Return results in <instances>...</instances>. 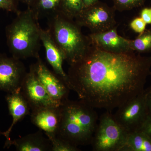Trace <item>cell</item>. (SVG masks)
<instances>
[{
  "label": "cell",
  "mask_w": 151,
  "mask_h": 151,
  "mask_svg": "<svg viewBox=\"0 0 151 151\" xmlns=\"http://www.w3.org/2000/svg\"><path fill=\"white\" fill-rule=\"evenodd\" d=\"M61 0H35L29 8L39 19L49 17L58 12Z\"/></svg>",
  "instance_id": "obj_17"
},
{
  "label": "cell",
  "mask_w": 151,
  "mask_h": 151,
  "mask_svg": "<svg viewBox=\"0 0 151 151\" xmlns=\"http://www.w3.org/2000/svg\"><path fill=\"white\" fill-rule=\"evenodd\" d=\"M147 24L140 17L135 18L130 23L131 29L134 32L141 34L146 30Z\"/></svg>",
  "instance_id": "obj_23"
},
{
  "label": "cell",
  "mask_w": 151,
  "mask_h": 151,
  "mask_svg": "<svg viewBox=\"0 0 151 151\" xmlns=\"http://www.w3.org/2000/svg\"><path fill=\"white\" fill-rule=\"evenodd\" d=\"M140 17L147 24H151V7H146L141 10Z\"/></svg>",
  "instance_id": "obj_25"
},
{
  "label": "cell",
  "mask_w": 151,
  "mask_h": 151,
  "mask_svg": "<svg viewBox=\"0 0 151 151\" xmlns=\"http://www.w3.org/2000/svg\"><path fill=\"white\" fill-rule=\"evenodd\" d=\"M9 113L12 117L13 121L10 127L6 132H0L4 135L6 141L11 140L10 134L14 126L29 114L30 108L27 100L22 94L21 89L12 93H7L5 96Z\"/></svg>",
  "instance_id": "obj_13"
},
{
  "label": "cell",
  "mask_w": 151,
  "mask_h": 151,
  "mask_svg": "<svg viewBox=\"0 0 151 151\" xmlns=\"http://www.w3.org/2000/svg\"><path fill=\"white\" fill-rule=\"evenodd\" d=\"M91 43L105 51L120 53L133 51L130 45V40L119 35L117 27L99 33H91L88 35Z\"/></svg>",
  "instance_id": "obj_12"
},
{
  "label": "cell",
  "mask_w": 151,
  "mask_h": 151,
  "mask_svg": "<svg viewBox=\"0 0 151 151\" xmlns=\"http://www.w3.org/2000/svg\"><path fill=\"white\" fill-rule=\"evenodd\" d=\"M19 0H0V9L18 14Z\"/></svg>",
  "instance_id": "obj_22"
},
{
  "label": "cell",
  "mask_w": 151,
  "mask_h": 151,
  "mask_svg": "<svg viewBox=\"0 0 151 151\" xmlns=\"http://www.w3.org/2000/svg\"><path fill=\"white\" fill-rule=\"evenodd\" d=\"M84 9L91 6L99 1V0H82Z\"/></svg>",
  "instance_id": "obj_27"
},
{
  "label": "cell",
  "mask_w": 151,
  "mask_h": 151,
  "mask_svg": "<svg viewBox=\"0 0 151 151\" xmlns=\"http://www.w3.org/2000/svg\"><path fill=\"white\" fill-rule=\"evenodd\" d=\"M32 11L20 12L6 28L7 43L12 56L17 59L39 56L41 28Z\"/></svg>",
  "instance_id": "obj_3"
},
{
  "label": "cell",
  "mask_w": 151,
  "mask_h": 151,
  "mask_svg": "<svg viewBox=\"0 0 151 151\" xmlns=\"http://www.w3.org/2000/svg\"><path fill=\"white\" fill-rule=\"evenodd\" d=\"M119 151H151V139L140 130L128 133Z\"/></svg>",
  "instance_id": "obj_16"
},
{
  "label": "cell",
  "mask_w": 151,
  "mask_h": 151,
  "mask_svg": "<svg viewBox=\"0 0 151 151\" xmlns=\"http://www.w3.org/2000/svg\"><path fill=\"white\" fill-rule=\"evenodd\" d=\"M130 45L132 50L138 53L151 52V28L130 40Z\"/></svg>",
  "instance_id": "obj_18"
},
{
  "label": "cell",
  "mask_w": 151,
  "mask_h": 151,
  "mask_svg": "<svg viewBox=\"0 0 151 151\" xmlns=\"http://www.w3.org/2000/svg\"><path fill=\"white\" fill-rule=\"evenodd\" d=\"M127 134L116 122L111 111H106L98 120L91 145L94 151H119Z\"/></svg>",
  "instance_id": "obj_5"
},
{
  "label": "cell",
  "mask_w": 151,
  "mask_h": 151,
  "mask_svg": "<svg viewBox=\"0 0 151 151\" xmlns=\"http://www.w3.org/2000/svg\"><path fill=\"white\" fill-rule=\"evenodd\" d=\"M115 11L99 1L83 9L74 20L79 26L88 28L93 33L104 32L116 26Z\"/></svg>",
  "instance_id": "obj_6"
},
{
  "label": "cell",
  "mask_w": 151,
  "mask_h": 151,
  "mask_svg": "<svg viewBox=\"0 0 151 151\" xmlns=\"http://www.w3.org/2000/svg\"><path fill=\"white\" fill-rule=\"evenodd\" d=\"M146 89L137 97L117 108L116 122L127 133L139 131L148 116Z\"/></svg>",
  "instance_id": "obj_7"
},
{
  "label": "cell",
  "mask_w": 151,
  "mask_h": 151,
  "mask_svg": "<svg viewBox=\"0 0 151 151\" xmlns=\"http://www.w3.org/2000/svg\"><path fill=\"white\" fill-rule=\"evenodd\" d=\"M150 75H151V73H150Z\"/></svg>",
  "instance_id": "obj_29"
},
{
  "label": "cell",
  "mask_w": 151,
  "mask_h": 151,
  "mask_svg": "<svg viewBox=\"0 0 151 151\" xmlns=\"http://www.w3.org/2000/svg\"><path fill=\"white\" fill-rule=\"evenodd\" d=\"M146 0H113V8L119 12L130 10L143 6Z\"/></svg>",
  "instance_id": "obj_20"
},
{
  "label": "cell",
  "mask_w": 151,
  "mask_h": 151,
  "mask_svg": "<svg viewBox=\"0 0 151 151\" xmlns=\"http://www.w3.org/2000/svg\"><path fill=\"white\" fill-rule=\"evenodd\" d=\"M34 1L35 0H19V1H20L22 3H24V4L27 5V7H30Z\"/></svg>",
  "instance_id": "obj_28"
},
{
  "label": "cell",
  "mask_w": 151,
  "mask_h": 151,
  "mask_svg": "<svg viewBox=\"0 0 151 151\" xmlns=\"http://www.w3.org/2000/svg\"></svg>",
  "instance_id": "obj_30"
},
{
  "label": "cell",
  "mask_w": 151,
  "mask_h": 151,
  "mask_svg": "<svg viewBox=\"0 0 151 151\" xmlns=\"http://www.w3.org/2000/svg\"><path fill=\"white\" fill-rule=\"evenodd\" d=\"M61 117L58 137L71 145H91L98 124L95 108L81 100L68 99L60 105Z\"/></svg>",
  "instance_id": "obj_2"
},
{
  "label": "cell",
  "mask_w": 151,
  "mask_h": 151,
  "mask_svg": "<svg viewBox=\"0 0 151 151\" xmlns=\"http://www.w3.org/2000/svg\"><path fill=\"white\" fill-rule=\"evenodd\" d=\"M146 103L148 116H151V86L146 89Z\"/></svg>",
  "instance_id": "obj_26"
},
{
  "label": "cell",
  "mask_w": 151,
  "mask_h": 151,
  "mask_svg": "<svg viewBox=\"0 0 151 151\" xmlns=\"http://www.w3.org/2000/svg\"><path fill=\"white\" fill-rule=\"evenodd\" d=\"M32 123L43 131L49 139L58 134L61 113L59 106L42 107L31 111Z\"/></svg>",
  "instance_id": "obj_11"
},
{
  "label": "cell",
  "mask_w": 151,
  "mask_h": 151,
  "mask_svg": "<svg viewBox=\"0 0 151 151\" xmlns=\"http://www.w3.org/2000/svg\"><path fill=\"white\" fill-rule=\"evenodd\" d=\"M14 146L18 151H52L51 142L41 130L14 140L6 141L4 148Z\"/></svg>",
  "instance_id": "obj_15"
},
{
  "label": "cell",
  "mask_w": 151,
  "mask_h": 151,
  "mask_svg": "<svg viewBox=\"0 0 151 151\" xmlns=\"http://www.w3.org/2000/svg\"><path fill=\"white\" fill-rule=\"evenodd\" d=\"M48 19L47 30L70 65L83 56L91 45L88 36L73 19L58 12Z\"/></svg>",
  "instance_id": "obj_4"
},
{
  "label": "cell",
  "mask_w": 151,
  "mask_h": 151,
  "mask_svg": "<svg viewBox=\"0 0 151 151\" xmlns=\"http://www.w3.org/2000/svg\"><path fill=\"white\" fill-rule=\"evenodd\" d=\"M21 92L31 110L48 106H59L49 96L30 66L21 86Z\"/></svg>",
  "instance_id": "obj_10"
},
{
  "label": "cell",
  "mask_w": 151,
  "mask_h": 151,
  "mask_svg": "<svg viewBox=\"0 0 151 151\" xmlns=\"http://www.w3.org/2000/svg\"><path fill=\"white\" fill-rule=\"evenodd\" d=\"M151 68V56L134 51L113 53L91 43L70 65L68 84L79 100L111 112L143 92Z\"/></svg>",
  "instance_id": "obj_1"
},
{
  "label": "cell",
  "mask_w": 151,
  "mask_h": 151,
  "mask_svg": "<svg viewBox=\"0 0 151 151\" xmlns=\"http://www.w3.org/2000/svg\"><path fill=\"white\" fill-rule=\"evenodd\" d=\"M84 9L82 0H61L58 12L74 19Z\"/></svg>",
  "instance_id": "obj_19"
},
{
  "label": "cell",
  "mask_w": 151,
  "mask_h": 151,
  "mask_svg": "<svg viewBox=\"0 0 151 151\" xmlns=\"http://www.w3.org/2000/svg\"><path fill=\"white\" fill-rule=\"evenodd\" d=\"M27 73L19 59L0 53V91L11 93L21 89Z\"/></svg>",
  "instance_id": "obj_9"
},
{
  "label": "cell",
  "mask_w": 151,
  "mask_h": 151,
  "mask_svg": "<svg viewBox=\"0 0 151 151\" xmlns=\"http://www.w3.org/2000/svg\"><path fill=\"white\" fill-rule=\"evenodd\" d=\"M37 59L36 62L31 66L52 99L61 105L68 99L70 90L69 86L62 78L50 70L40 57Z\"/></svg>",
  "instance_id": "obj_8"
},
{
  "label": "cell",
  "mask_w": 151,
  "mask_h": 151,
  "mask_svg": "<svg viewBox=\"0 0 151 151\" xmlns=\"http://www.w3.org/2000/svg\"></svg>",
  "instance_id": "obj_31"
},
{
  "label": "cell",
  "mask_w": 151,
  "mask_h": 151,
  "mask_svg": "<svg viewBox=\"0 0 151 151\" xmlns=\"http://www.w3.org/2000/svg\"><path fill=\"white\" fill-rule=\"evenodd\" d=\"M139 130L145 134L151 139V116L147 117Z\"/></svg>",
  "instance_id": "obj_24"
},
{
  "label": "cell",
  "mask_w": 151,
  "mask_h": 151,
  "mask_svg": "<svg viewBox=\"0 0 151 151\" xmlns=\"http://www.w3.org/2000/svg\"><path fill=\"white\" fill-rule=\"evenodd\" d=\"M52 145V151H79L78 147L56 136L49 139Z\"/></svg>",
  "instance_id": "obj_21"
},
{
  "label": "cell",
  "mask_w": 151,
  "mask_h": 151,
  "mask_svg": "<svg viewBox=\"0 0 151 151\" xmlns=\"http://www.w3.org/2000/svg\"><path fill=\"white\" fill-rule=\"evenodd\" d=\"M40 39L45 49L47 62L51 65L54 73L62 78L69 87L67 74L65 73L63 67L64 57L47 29L41 28Z\"/></svg>",
  "instance_id": "obj_14"
}]
</instances>
